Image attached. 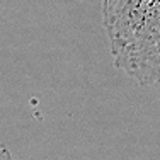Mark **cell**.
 Here are the masks:
<instances>
[{
  "label": "cell",
  "mask_w": 160,
  "mask_h": 160,
  "mask_svg": "<svg viewBox=\"0 0 160 160\" xmlns=\"http://www.w3.org/2000/svg\"><path fill=\"white\" fill-rule=\"evenodd\" d=\"M112 63L140 85L160 83V0H102Z\"/></svg>",
  "instance_id": "1"
},
{
  "label": "cell",
  "mask_w": 160,
  "mask_h": 160,
  "mask_svg": "<svg viewBox=\"0 0 160 160\" xmlns=\"http://www.w3.org/2000/svg\"><path fill=\"white\" fill-rule=\"evenodd\" d=\"M0 160H12V155L7 150L5 145H0Z\"/></svg>",
  "instance_id": "2"
}]
</instances>
